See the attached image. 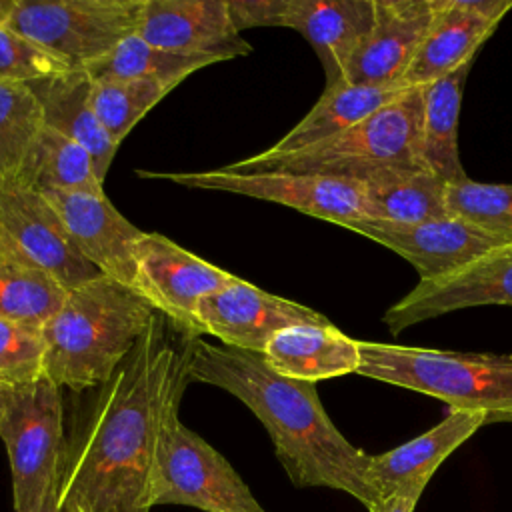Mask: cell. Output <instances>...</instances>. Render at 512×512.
Returning a JSON list of instances; mask_svg holds the SVG:
<instances>
[{
    "instance_id": "cell-1",
    "label": "cell",
    "mask_w": 512,
    "mask_h": 512,
    "mask_svg": "<svg viewBox=\"0 0 512 512\" xmlns=\"http://www.w3.org/2000/svg\"><path fill=\"white\" fill-rule=\"evenodd\" d=\"M188 382V340L176 346L156 314L118 370L74 416L62 464V512L152 510L160 428Z\"/></svg>"
},
{
    "instance_id": "cell-2",
    "label": "cell",
    "mask_w": 512,
    "mask_h": 512,
    "mask_svg": "<svg viewBox=\"0 0 512 512\" xmlns=\"http://www.w3.org/2000/svg\"><path fill=\"white\" fill-rule=\"evenodd\" d=\"M188 380L240 400L266 428L278 462L296 488H332L368 512L384 506L368 482L370 454L354 446L326 414L316 384L276 374L248 350L188 338Z\"/></svg>"
},
{
    "instance_id": "cell-3",
    "label": "cell",
    "mask_w": 512,
    "mask_h": 512,
    "mask_svg": "<svg viewBox=\"0 0 512 512\" xmlns=\"http://www.w3.org/2000/svg\"><path fill=\"white\" fill-rule=\"evenodd\" d=\"M156 310L132 288L98 274L66 292L42 324L44 378L84 392L104 384L150 328Z\"/></svg>"
},
{
    "instance_id": "cell-4",
    "label": "cell",
    "mask_w": 512,
    "mask_h": 512,
    "mask_svg": "<svg viewBox=\"0 0 512 512\" xmlns=\"http://www.w3.org/2000/svg\"><path fill=\"white\" fill-rule=\"evenodd\" d=\"M222 168L232 174H330L354 180L426 168L422 162V86L408 88L372 116L324 142L288 154L264 150Z\"/></svg>"
},
{
    "instance_id": "cell-5",
    "label": "cell",
    "mask_w": 512,
    "mask_h": 512,
    "mask_svg": "<svg viewBox=\"0 0 512 512\" xmlns=\"http://www.w3.org/2000/svg\"><path fill=\"white\" fill-rule=\"evenodd\" d=\"M356 374L408 388L450 410H472L492 422H512V352H458L358 340Z\"/></svg>"
},
{
    "instance_id": "cell-6",
    "label": "cell",
    "mask_w": 512,
    "mask_h": 512,
    "mask_svg": "<svg viewBox=\"0 0 512 512\" xmlns=\"http://www.w3.org/2000/svg\"><path fill=\"white\" fill-rule=\"evenodd\" d=\"M0 440L12 472L14 512H38L48 498H60L66 430L62 394L54 382L42 378L10 390Z\"/></svg>"
},
{
    "instance_id": "cell-7",
    "label": "cell",
    "mask_w": 512,
    "mask_h": 512,
    "mask_svg": "<svg viewBox=\"0 0 512 512\" xmlns=\"http://www.w3.org/2000/svg\"><path fill=\"white\" fill-rule=\"evenodd\" d=\"M176 398L162 422L150 502L190 506L204 512H266L232 464L180 420Z\"/></svg>"
},
{
    "instance_id": "cell-8",
    "label": "cell",
    "mask_w": 512,
    "mask_h": 512,
    "mask_svg": "<svg viewBox=\"0 0 512 512\" xmlns=\"http://www.w3.org/2000/svg\"><path fill=\"white\" fill-rule=\"evenodd\" d=\"M146 0H16L6 26L72 70H86L134 36Z\"/></svg>"
},
{
    "instance_id": "cell-9",
    "label": "cell",
    "mask_w": 512,
    "mask_h": 512,
    "mask_svg": "<svg viewBox=\"0 0 512 512\" xmlns=\"http://www.w3.org/2000/svg\"><path fill=\"white\" fill-rule=\"evenodd\" d=\"M142 178H164L180 186L228 192L274 202L302 214L352 228L368 220L360 180L330 174H232L224 168L204 172H148Z\"/></svg>"
},
{
    "instance_id": "cell-10",
    "label": "cell",
    "mask_w": 512,
    "mask_h": 512,
    "mask_svg": "<svg viewBox=\"0 0 512 512\" xmlns=\"http://www.w3.org/2000/svg\"><path fill=\"white\" fill-rule=\"evenodd\" d=\"M328 322L324 314L306 304L270 294L238 278L234 284L200 298L188 334H210L222 346L262 354L270 338L284 328Z\"/></svg>"
},
{
    "instance_id": "cell-11",
    "label": "cell",
    "mask_w": 512,
    "mask_h": 512,
    "mask_svg": "<svg viewBox=\"0 0 512 512\" xmlns=\"http://www.w3.org/2000/svg\"><path fill=\"white\" fill-rule=\"evenodd\" d=\"M236 280L232 272L206 262L164 234L144 232L134 246L132 290L186 332L200 298Z\"/></svg>"
},
{
    "instance_id": "cell-12",
    "label": "cell",
    "mask_w": 512,
    "mask_h": 512,
    "mask_svg": "<svg viewBox=\"0 0 512 512\" xmlns=\"http://www.w3.org/2000/svg\"><path fill=\"white\" fill-rule=\"evenodd\" d=\"M512 306V242L434 280H420L384 312V324L398 334L414 324L476 306Z\"/></svg>"
},
{
    "instance_id": "cell-13",
    "label": "cell",
    "mask_w": 512,
    "mask_h": 512,
    "mask_svg": "<svg viewBox=\"0 0 512 512\" xmlns=\"http://www.w3.org/2000/svg\"><path fill=\"white\" fill-rule=\"evenodd\" d=\"M0 226L66 292L98 276L38 188L20 182L0 186Z\"/></svg>"
},
{
    "instance_id": "cell-14",
    "label": "cell",
    "mask_w": 512,
    "mask_h": 512,
    "mask_svg": "<svg viewBox=\"0 0 512 512\" xmlns=\"http://www.w3.org/2000/svg\"><path fill=\"white\" fill-rule=\"evenodd\" d=\"M38 190L58 212L74 246L98 274L132 288L134 246L144 232L126 220L106 194Z\"/></svg>"
},
{
    "instance_id": "cell-15",
    "label": "cell",
    "mask_w": 512,
    "mask_h": 512,
    "mask_svg": "<svg viewBox=\"0 0 512 512\" xmlns=\"http://www.w3.org/2000/svg\"><path fill=\"white\" fill-rule=\"evenodd\" d=\"M444 0H374L372 28L350 60L342 84H404Z\"/></svg>"
},
{
    "instance_id": "cell-16",
    "label": "cell",
    "mask_w": 512,
    "mask_h": 512,
    "mask_svg": "<svg viewBox=\"0 0 512 512\" xmlns=\"http://www.w3.org/2000/svg\"><path fill=\"white\" fill-rule=\"evenodd\" d=\"M350 230L400 254L416 268L420 280H434L450 274L492 248L508 244L454 216L434 218L420 224L362 220Z\"/></svg>"
},
{
    "instance_id": "cell-17",
    "label": "cell",
    "mask_w": 512,
    "mask_h": 512,
    "mask_svg": "<svg viewBox=\"0 0 512 512\" xmlns=\"http://www.w3.org/2000/svg\"><path fill=\"white\" fill-rule=\"evenodd\" d=\"M136 36L176 54L220 62L252 52L232 24L226 0H146Z\"/></svg>"
},
{
    "instance_id": "cell-18",
    "label": "cell",
    "mask_w": 512,
    "mask_h": 512,
    "mask_svg": "<svg viewBox=\"0 0 512 512\" xmlns=\"http://www.w3.org/2000/svg\"><path fill=\"white\" fill-rule=\"evenodd\" d=\"M512 0H444L402 82L424 86L476 58Z\"/></svg>"
},
{
    "instance_id": "cell-19",
    "label": "cell",
    "mask_w": 512,
    "mask_h": 512,
    "mask_svg": "<svg viewBox=\"0 0 512 512\" xmlns=\"http://www.w3.org/2000/svg\"><path fill=\"white\" fill-rule=\"evenodd\" d=\"M486 424L484 414L450 410L436 426L382 454H370L368 482L382 506L398 494L426 488L438 466Z\"/></svg>"
},
{
    "instance_id": "cell-20",
    "label": "cell",
    "mask_w": 512,
    "mask_h": 512,
    "mask_svg": "<svg viewBox=\"0 0 512 512\" xmlns=\"http://www.w3.org/2000/svg\"><path fill=\"white\" fill-rule=\"evenodd\" d=\"M372 20L374 0H290L284 28L300 32L316 50L328 88L342 84Z\"/></svg>"
},
{
    "instance_id": "cell-21",
    "label": "cell",
    "mask_w": 512,
    "mask_h": 512,
    "mask_svg": "<svg viewBox=\"0 0 512 512\" xmlns=\"http://www.w3.org/2000/svg\"><path fill=\"white\" fill-rule=\"evenodd\" d=\"M262 358L276 374L312 384L356 374L360 364L358 340L346 336L332 322L298 324L276 332Z\"/></svg>"
},
{
    "instance_id": "cell-22",
    "label": "cell",
    "mask_w": 512,
    "mask_h": 512,
    "mask_svg": "<svg viewBox=\"0 0 512 512\" xmlns=\"http://www.w3.org/2000/svg\"><path fill=\"white\" fill-rule=\"evenodd\" d=\"M30 86L40 100L44 126L84 146L104 180L120 146L108 136L90 106V76L84 70H70Z\"/></svg>"
},
{
    "instance_id": "cell-23",
    "label": "cell",
    "mask_w": 512,
    "mask_h": 512,
    "mask_svg": "<svg viewBox=\"0 0 512 512\" xmlns=\"http://www.w3.org/2000/svg\"><path fill=\"white\" fill-rule=\"evenodd\" d=\"M408 84H336L328 86L310 112L268 150L288 154L324 142L372 116L402 96Z\"/></svg>"
},
{
    "instance_id": "cell-24",
    "label": "cell",
    "mask_w": 512,
    "mask_h": 512,
    "mask_svg": "<svg viewBox=\"0 0 512 512\" xmlns=\"http://www.w3.org/2000/svg\"><path fill=\"white\" fill-rule=\"evenodd\" d=\"M366 218L388 224H420L450 216L446 180L426 168L380 172L360 180Z\"/></svg>"
},
{
    "instance_id": "cell-25",
    "label": "cell",
    "mask_w": 512,
    "mask_h": 512,
    "mask_svg": "<svg viewBox=\"0 0 512 512\" xmlns=\"http://www.w3.org/2000/svg\"><path fill=\"white\" fill-rule=\"evenodd\" d=\"M474 58L422 86V162L446 182L466 178L458 152L462 90Z\"/></svg>"
},
{
    "instance_id": "cell-26",
    "label": "cell",
    "mask_w": 512,
    "mask_h": 512,
    "mask_svg": "<svg viewBox=\"0 0 512 512\" xmlns=\"http://www.w3.org/2000/svg\"><path fill=\"white\" fill-rule=\"evenodd\" d=\"M64 296L66 290L0 226V316L42 326Z\"/></svg>"
},
{
    "instance_id": "cell-27",
    "label": "cell",
    "mask_w": 512,
    "mask_h": 512,
    "mask_svg": "<svg viewBox=\"0 0 512 512\" xmlns=\"http://www.w3.org/2000/svg\"><path fill=\"white\" fill-rule=\"evenodd\" d=\"M20 184L64 192L104 194L92 156L72 138L44 126Z\"/></svg>"
},
{
    "instance_id": "cell-28",
    "label": "cell",
    "mask_w": 512,
    "mask_h": 512,
    "mask_svg": "<svg viewBox=\"0 0 512 512\" xmlns=\"http://www.w3.org/2000/svg\"><path fill=\"white\" fill-rule=\"evenodd\" d=\"M44 130L40 100L30 84H0V186L20 182Z\"/></svg>"
},
{
    "instance_id": "cell-29",
    "label": "cell",
    "mask_w": 512,
    "mask_h": 512,
    "mask_svg": "<svg viewBox=\"0 0 512 512\" xmlns=\"http://www.w3.org/2000/svg\"><path fill=\"white\" fill-rule=\"evenodd\" d=\"M220 60L212 56L176 54L148 44L136 34L126 38L110 54L90 64L84 72L94 78H126V80H156L178 86L190 74Z\"/></svg>"
},
{
    "instance_id": "cell-30",
    "label": "cell",
    "mask_w": 512,
    "mask_h": 512,
    "mask_svg": "<svg viewBox=\"0 0 512 512\" xmlns=\"http://www.w3.org/2000/svg\"><path fill=\"white\" fill-rule=\"evenodd\" d=\"M172 88L176 86L156 80L90 78V106L108 136L120 146L136 122L168 96Z\"/></svg>"
},
{
    "instance_id": "cell-31",
    "label": "cell",
    "mask_w": 512,
    "mask_h": 512,
    "mask_svg": "<svg viewBox=\"0 0 512 512\" xmlns=\"http://www.w3.org/2000/svg\"><path fill=\"white\" fill-rule=\"evenodd\" d=\"M446 210L502 242H512V184L474 182L468 176L448 182Z\"/></svg>"
},
{
    "instance_id": "cell-32",
    "label": "cell",
    "mask_w": 512,
    "mask_h": 512,
    "mask_svg": "<svg viewBox=\"0 0 512 512\" xmlns=\"http://www.w3.org/2000/svg\"><path fill=\"white\" fill-rule=\"evenodd\" d=\"M46 340L42 326L0 316V384L8 390L44 378Z\"/></svg>"
},
{
    "instance_id": "cell-33",
    "label": "cell",
    "mask_w": 512,
    "mask_h": 512,
    "mask_svg": "<svg viewBox=\"0 0 512 512\" xmlns=\"http://www.w3.org/2000/svg\"><path fill=\"white\" fill-rule=\"evenodd\" d=\"M72 68L46 52L36 42L14 32L6 24H0V84L54 78L70 72Z\"/></svg>"
},
{
    "instance_id": "cell-34",
    "label": "cell",
    "mask_w": 512,
    "mask_h": 512,
    "mask_svg": "<svg viewBox=\"0 0 512 512\" xmlns=\"http://www.w3.org/2000/svg\"><path fill=\"white\" fill-rule=\"evenodd\" d=\"M238 32L256 26H284L290 0H226Z\"/></svg>"
},
{
    "instance_id": "cell-35",
    "label": "cell",
    "mask_w": 512,
    "mask_h": 512,
    "mask_svg": "<svg viewBox=\"0 0 512 512\" xmlns=\"http://www.w3.org/2000/svg\"><path fill=\"white\" fill-rule=\"evenodd\" d=\"M422 492H424V488H414L410 492L398 494L392 500H388L380 512H414Z\"/></svg>"
},
{
    "instance_id": "cell-36",
    "label": "cell",
    "mask_w": 512,
    "mask_h": 512,
    "mask_svg": "<svg viewBox=\"0 0 512 512\" xmlns=\"http://www.w3.org/2000/svg\"><path fill=\"white\" fill-rule=\"evenodd\" d=\"M14 4H16V0H0V24L6 22V18L10 16Z\"/></svg>"
},
{
    "instance_id": "cell-37",
    "label": "cell",
    "mask_w": 512,
    "mask_h": 512,
    "mask_svg": "<svg viewBox=\"0 0 512 512\" xmlns=\"http://www.w3.org/2000/svg\"><path fill=\"white\" fill-rule=\"evenodd\" d=\"M38 512H62L60 510V498L58 496H52L44 502V506L38 510Z\"/></svg>"
},
{
    "instance_id": "cell-38",
    "label": "cell",
    "mask_w": 512,
    "mask_h": 512,
    "mask_svg": "<svg viewBox=\"0 0 512 512\" xmlns=\"http://www.w3.org/2000/svg\"><path fill=\"white\" fill-rule=\"evenodd\" d=\"M8 394H10V390H8V388H4V386L0 384V416H2L4 406H6V402H8Z\"/></svg>"
}]
</instances>
